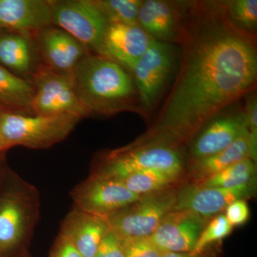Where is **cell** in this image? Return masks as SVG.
<instances>
[{"instance_id": "obj_33", "label": "cell", "mask_w": 257, "mask_h": 257, "mask_svg": "<svg viewBox=\"0 0 257 257\" xmlns=\"http://www.w3.org/2000/svg\"><path fill=\"white\" fill-rule=\"evenodd\" d=\"M1 112H2V111H0V114H1ZM0 152H1V151H0Z\"/></svg>"}, {"instance_id": "obj_15", "label": "cell", "mask_w": 257, "mask_h": 257, "mask_svg": "<svg viewBox=\"0 0 257 257\" xmlns=\"http://www.w3.org/2000/svg\"><path fill=\"white\" fill-rule=\"evenodd\" d=\"M42 64L36 34L0 31V65L31 82Z\"/></svg>"}, {"instance_id": "obj_10", "label": "cell", "mask_w": 257, "mask_h": 257, "mask_svg": "<svg viewBox=\"0 0 257 257\" xmlns=\"http://www.w3.org/2000/svg\"><path fill=\"white\" fill-rule=\"evenodd\" d=\"M255 184L232 188L187 184L177 190L174 210H188L206 219L220 214L231 202L251 197Z\"/></svg>"}, {"instance_id": "obj_21", "label": "cell", "mask_w": 257, "mask_h": 257, "mask_svg": "<svg viewBox=\"0 0 257 257\" xmlns=\"http://www.w3.org/2000/svg\"><path fill=\"white\" fill-rule=\"evenodd\" d=\"M32 83L20 78L0 65V111L23 115H33Z\"/></svg>"}, {"instance_id": "obj_5", "label": "cell", "mask_w": 257, "mask_h": 257, "mask_svg": "<svg viewBox=\"0 0 257 257\" xmlns=\"http://www.w3.org/2000/svg\"><path fill=\"white\" fill-rule=\"evenodd\" d=\"M173 44L152 38L148 48L132 72L142 111H150L162 96L178 63Z\"/></svg>"}, {"instance_id": "obj_4", "label": "cell", "mask_w": 257, "mask_h": 257, "mask_svg": "<svg viewBox=\"0 0 257 257\" xmlns=\"http://www.w3.org/2000/svg\"><path fill=\"white\" fill-rule=\"evenodd\" d=\"M52 25L100 55L109 22L94 0H50Z\"/></svg>"}, {"instance_id": "obj_11", "label": "cell", "mask_w": 257, "mask_h": 257, "mask_svg": "<svg viewBox=\"0 0 257 257\" xmlns=\"http://www.w3.org/2000/svg\"><path fill=\"white\" fill-rule=\"evenodd\" d=\"M207 220L193 211L173 210L150 237L164 252H191Z\"/></svg>"}, {"instance_id": "obj_13", "label": "cell", "mask_w": 257, "mask_h": 257, "mask_svg": "<svg viewBox=\"0 0 257 257\" xmlns=\"http://www.w3.org/2000/svg\"><path fill=\"white\" fill-rule=\"evenodd\" d=\"M246 135H249L245 111L213 118L194 137L191 154L194 160L210 156Z\"/></svg>"}, {"instance_id": "obj_28", "label": "cell", "mask_w": 257, "mask_h": 257, "mask_svg": "<svg viewBox=\"0 0 257 257\" xmlns=\"http://www.w3.org/2000/svg\"><path fill=\"white\" fill-rule=\"evenodd\" d=\"M94 257H124L122 236L109 229L101 240Z\"/></svg>"}, {"instance_id": "obj_31", "label": "cell", "mask_w": 257, "mask_h": 257, "mask_svg": "<svg viewBox=\"0 0 257 257\" xmlns=\"http://www.w3.org/2000/svg\"><path fill=\"white\" fill-rule=\"evenodd\" d=\"M50 257H84L73 244L62 235L54 246Z\"/></svg>"}, {"instance_id": "obj_12", "label": "cell", "mask_w": 257, "mask_h": 257, "mask_svg": "<svg viewBox=\"0 0 257 257\" xmlns=\"http://www.w3.org/2000/svg\"><path fill=\"white\" fill-rule=\"evenodd\" d=\"M36 41L42 64L58 73L72 75L81 61L91 54L73 37L53 25L37 32Z\"/></svg>"}, {"instance_id": "obj_22", "label": "cell", "mask_w": 257, "mask_h": 257, "mask_svg": "<svg viewBox=\"0 0 257 257\" xmlns=\"http://www.w3.org/2000/svg\"><path fill=\"white\" fill-rule=\"evenodd\" d=\"M256 174L255 162L251 158H246L233 164L210 178L197 184L208 187L232 188L255 184Z\"/></svg>"}, {"instance_id": "obj_18", "label": "cell", "mask_w": 257, "mask_h": 257, "mask_svg": "<svg viewBox=\"0 0 257 257\" xmlns=\"http://www.w3.org/2000/svg\"><path fill=\"white\" fill-rule=\"evenodd\" d=\"M109 229L105 218L76 208L64 219L60 234L68 239L83 256L94 257Z\"/></svg>"}, {"instance_id": "obj_19", "label": "cell", "mask_w": 257, "mask_h": 257, "mask_svg": "<svg viewBox=\"0 0 257 257\" xmlns=\"http://www.w3.org/2000/svg\"><path fill=\"white\" fill-rule=\"evenodd\" d=\"M28 220L25 199L9 194L0 199V249L13 247L23 239Z\"/></svg>"}, {"instance_id": "obj_23", "label": "cell", "mask_w": 257, "mask_h": 257, "mask_svg": "<svg viewBox=\"0 0 257 257\" xmlns=\"http://www.w3.org/2000/svg\"><path fill=\"white\" fill-rule=\"evenodd\" d=\"M179 177L164 171L149 170L133 174L119 181L132 192L143 196L172 187Z\"/></svg>"}, {"instance_id": "obj_7", "label": "cell", "mask_w": 257, "mask_h": 257, "mask_svg": "<svg viewBox=\"0 0 257 257\" xmlns=\"http://www.w3.org/2000/svg\"><path fill=\"white\" fill-rule=\"evenodd\" d=\"M177 190L170 187L145 194L106 220L110 229L122 237L150 236L162 219L175 209Z\"/></svg>"}, {"instance_id": "obj_9", "label": "cell", "mask_w": 257, "mask_h": 257, "mask_svg": "<svg viewBox=\"0 0 257 257\" xmlns=\"http://www.w3.org/2000/svg\"><path fill=\"white\" fill-rule=\"evenodd\" d=\"M72 197L77 209L107 219L142 196L128 190L119 180L93 175L74 189Z\"/></svg>"}, {"instance_id": "obj_20", "label": "cell", "mask_w": 257, "mask_h": 257, "mask_svg": "<svg viewBox=\"0 0 257 257\" xmlns=\"http://www.w3.org/2000/svg\"><path fill=\"white\" fill-rule=\"evenodd\" d=\"M246 158H251L253 161L249 135L239 138L217 153L194 160L191 167V176L194 179V183L199 184Z\"/></svg>"}, {"instance_id": "obj_16", "label": "cell", "mask_w": 257, "mask_h": 257, "mask_svg": "<svg viewBox=\"0 0 257 257\" xmlns=\"http://www.w3.org/2000/svg\"><path fill=\"white\" fill-rule=\"evenodd\" d=\"M52 25L50 0H0V31L37 34Z\"/></svg>"}, {"instance_id": "obj_27", "label": "cell", "mask_w": 257, "mask_h": 257, "mask_svg": "<svg viewBox=\"0 0 257 257\" xmlns=\"http://www.w3.org/2000/svg\"><path fill=\"white\" fill-rule=\"evenodd\" d=\"M124 257H162L164 252L149 236L123 237Z\"/></svg>"}, {"instance_id": "obj_2", "label": "cell", "mask_w": 257, "mask_h": 257, "mask_svg": "<svg viewBox=\"0 0 257 257\" xmlns=\"http://www.w3.org/2000/svg\"><path fill=\"white\" fill-rule=\"evenodd\" d=\"M72 77L79 100L90 114L137 111L134 79L117 62L89 54L77 66Z\"/></svg>"}, {"instance_id": "obj_24", "label": "cell", "mask_w": 257, "mask_h": 257, "mask_svg": "<svg viewBox=\"0 0 257 257\" xmlns=\"http://www.w3.org/2000/svg\"><path fill=\"white\" fill-rule=\"evenodd\" d=\"M221 5L225 15L234 26L254 34L257 26L256 0H231Z\"/></svg>"}, {"instance_id": "obj_14", "label": "cell", "mask_w": 257, "mask_h": 257, "mask_svg": "<svg viewBox=\"0 0 257 257\" xmlns=\"http://www.w3.org/2000/svg\"><path fill=\"white\" fill-rule=\"evenodd\" d=\"M152 37L139 25L110 23L106 30L101 55L132 72L146 52Z\"/></svg>"}, {"instance_id": "obj_17", "label": "cell", "mask_w": 257, "mask_h": 257, "mask_svg": "<svg viewBox=\"0 0 257 257\" xmlns=\"http://www.w3.org/2000/svg\"><path fill=\"white\" fill-rule=\"evenodd\" d=\"M138 25L154 40L173 44L182 42L184 27L173 3L161 0L142 1Z\"/></svg>"}, {"instance_id": "obj_30", "label": "cell", "mask_w": 257, "mask_h": 257, "mask_svg": "<svg viewBox=\"0 0 257 257\" xmlns=\"http://www.w3.org/2000/svg\"><path fill=\"white\" fill-rule=\"evenodd\" d=\"M246 117L248 119V135L253 160L256 162L257 152V100L256 96L253 94L248 98L246 104Z\"/></svg>"}, {"instance_id": "obj_29", "label": "cell", "mask_w": 257, "mask_h": 257, "mask_svg": "<svg viewBox=\"0 0 257 257\" xmlns=\"http://www.w3.org/2000/svg\"><path fill=\"white\" fill-rule=\"evenodd\" d=\"M249 214V208L245 199L234 201L225 209V217L232 227L244 224Z\"/></svg>"}, {"instance_id": "obj_32", "label": "cell", "mask_w": 257, "mask_h": 257, "mask_svg": "<svg viewBox=\"0 0 257 257\" xmlns=\"http://www.w3.org/2000/svg\"><path fill=\"white\" fill-rule=\"evenodd\" d=\"M162 257H209L205 254V251L200 254H192L191 252H165Z\"/></svg>"}, {"instance_id": "obj_8", "label": "cell", "mask_w": 257, "mask_h": 257, "mask_svg": "<svg viewBox=\"0 0 257 257\" xmlns=\"http://www.w3.org/2000/svg\"><path fill=\"white\" fill-rule=\"evenodd\" d=\"M31 83L34 114H70L81 119L90 116L77 96L72 74L58 73L42 64Z\"/></svg>"}, {"instance_id": "obj_6", "label": "cell", "mask_w": 257, "mask_h": 257, "mask_svg": "<svg viewBox=\"0 0 257 257\" xmlns=\"http://www.w3.org/2000/svg\"><path fill=\"white\" fill-rule=\"evenodd\" d=\"M149 170L164 171L180 176L183 170L180 152L175 147L164 145L136 148L124 147L111 152L105 164L94 175L119 181Z\"/></svg>"}, {"instance_id": "obj_25", "label": "cell", "mask_w": 257, "mask_h": 257, "mask_svg": "<svg viewBox=\"0 0 257 257\" xmlns=\"http://www.w3.org/2000/svg\"><path fill=\"white\" fill-rule=\"evenodd\" d=\"M109 23L138 25L140 0H94Z\"/></svg>"}, {"instance_id": "obj_1", "label": "cell", "mask_w": 257, "mask_h": 257, "mask_svg": "<svg viewBox=\"0 0 257 257\" xmlns=\"http://www.w3.org/2000/svg\"><path fill=\"white\" fill-rule=\"evenodd\" d=\"M195 8L184 27L183 53L175 84L157 121L133 147H175L256 87L254 34L236 28L221 4Z\"/></svg>"}, {"instance_id": "obj_26", "label": "cell", "mask_w": 257, "mask_h": 257, "mask_svg": "<svg viewBox=\"0 0 257 257\" xmlns=\"http://www.w3.org/2000/svg\"><path fill=\"white\" fill-rule=\"evenodd\" d=\"M232 229L224 214L214 216L202 230L191 253L197 255L204 252L211 244L229 236Z\"/></svg>"}, {"instance_id": "obj_3", "label": "cell", "mask_w": 257, "mask_h": 257, "mask_svg": "<svg viewBox=\"0 0 257 257\" xmlns=\"http://www.w3.org/2000/svg\"><path fill=\"white\" fill-rule=\"evenodd\" d=\"M70 114H0V151L12 147L48 148L64 140L80 121Z\"/></svg>"}]
</instances>
